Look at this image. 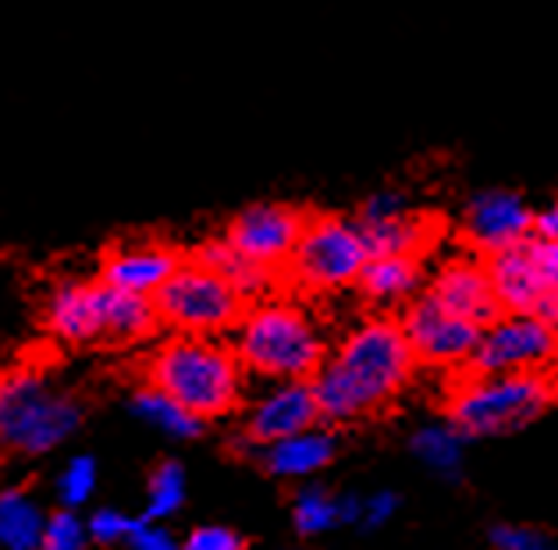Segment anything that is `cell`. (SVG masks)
I'll use <instances>...</instances> for the list:
<instances>
[{"mask_svg": "<svg viewBox=\"0 0 558 550\" xmlns=\"http://www.w3.org/2000/svg\"><path fill=\"white\" fill-rule=\"evenodd\" d=\"M492 543H495V550H558L555 540H548L544 533L526 529V526H495Z\"/></svg>", "mask_w": 558, "mask_h": 550, "instance_id": "30", "label": "cell"}, {"mask_svg": "<svg viewBox=\"0 0 558 550\" xmlns=\"http://www.w3.org/2000/svg\"><path fill=\"white\" fill-rule=\"evenodd\" d=\"M132 550H182L179 543L171 540L168 529H157V526H146V522H140L135 526V533L129 536Z\"/></svg>", "mask_w": 558, "mask_h": 550, "instance_id": "32", "label": "cell"}, {"mask_svg": "<svg viewBox=\"0 0 558 550\" xmlns=\"http://www.w3.org/2000/svg\"><path fill=\"white\" fill-rule=\"evenodd\" d=\"M135 526L140 522L129 518L125 512H111V508H104V512H97L89 518V536L97 543H129V536L135 533Z\"/></svg>", "mask_w": 558, "mask_h": 550, "instance_id": "29", "label": "cell"}, {"mask_svg": "<svg viewBox=\"0 0 558 550\" xmlns=\"http://www.w3.org/2000/svg\"><path fill=\"white\" fill-rule=\"evenodd\" d=\"M331 459H335V437L324 430L284 437V440H275V444H264L260 451L264 469L275 476H310L324 469Z\"/></svg>", "mask_w": 558, "mask_h": 550, "instance_id": "20", "label": "cell"}, {"mask_svg": "<svg viewBox=\"0 0 558 550\" xmlns=\"http://www.w3.org/2000/svg\"><path fill=\"white\" fill-rule=\"evenodd\" d=\"M317 419L320 412L310 380H284L253 405L246 423V440L250 444H275V440L313 430Z\"/></svg>", "mask_w": 558, "mask_h": 550, "instance_id": "16", "label": "cell"}, {"mask_svg": "<svg viewBox=\"0 0 558 550\" xmlns=\"http://www.w3.org/2000/svg\"><path fill=\"white\" fill-rule=\"evenodd\" d=\"M189 259H193V264H199V267L214 270V273H221V278L231 288H235V292L246 298V302H256V298L270 295V288H275V281H278V273H270L260 264H253V259L239 256L225 242V235H210V239L196 242L193 253H189Z\"/></svg>", "mask_w": 558, "mask_h": 550, "instance_id": "19", "label": "cell"}, {"mask_svg": "<svg viewBox=\"0 0 558 550\" xmlns=\"http://www.w3.org/2000/svg\"><path fill=\"white\" fill-rule=\"evenodd\" d=\"M182 550H246V540L228 526H203L189 536Z\"/></svg>", "mask_w": 558, "mask_h": 550, "instance_id": "31", "label": "cell"}, {"mask_svg": "<svg viewBox=\"0 0 558 550\" xmlns=\"http://www.w3.org/2000/svg\"><path fill=\"white\" fill-rule=\"evenodd\" d=\"M366 242L352 217L338 213H306L303 235L284 264V278L313 295H331L352 288L366 267Z\"/></svg>", "mask_w": 558, "mask_h": 550, "instance_id": "6", "label": "cell"}, {"mask_svg": "<svg viewBox=\"0 0 558 550\" xmlns=\"http://www.w3.org/2000/svg\"><path fill=\"white\" fill-rule=\"evenodd\" d=\"M413 451L424 459L430 469L456 473L462 459V433L456 426H427L413 437Z\"/></svg>", "mask_w": 558, "mask_h": 550, "instance_id": "25", "label": "cell"}, {"mask_svg": "<svg viewBox=\"0 0 558 550\" xmlns=\"http://www.w3.org/2000/svg\"><path fill=\"white\" fill-rule=\"evenodd\" d=\"M427 284L424 256H371L360 273V295L374 306H405Z\"/></svg>", "mask_w": 558, "mask_h": 550, "instance_id": "18", "label": "cell"}, {"mask_svg": "<svg viewBox=\"0 0 558 550\" xmlns=\"http://www.w3.org/2000/svg\"><path fill=\"white\" fill-rule=\"evenodd\" d=\"M185 253L165 239H125L107 245L97 264V281L129 295L154 298L165 281L182 267Z\"/></svg>", "mask_w": 558, "mask_h": 550, "instance_id": "12", "label": "cell"}, {"mask_svg": "<svg viewBox=\"0 0 558 550\" xmlns=\"http://www.w3.org/2000/svg\"><path fill=\"white\" fill-rule=\"evenodd\" d=\"M534 235L558 242V199H551L544 210H534Z\"/></svg>", "mask_w": 558, "mask_h": 550, "instance_id": "34", "label": "cell"}, {"mask_svg": "<svg viewBox=\"0 0 558 550\" xmlns=\"http://www.w3.org/2000/svg\"><path fill=\"white\" fill-rule=\"evenodd\" d=\"M501 313H534L558 330V242L530 235L484 256Z\"/></svg>", "mask_w": 558, "mask_h": 550, "instance_id": "8", "label": "cell"}, {"mask_svg": "<svg viewBox=\"0 0 558 550\" xmlns=\"http://www.w3.org/2000/svg\"><path fill=\"white\" fill-rule=\"evenodd\" d=\"M235 355L260 377L310 380L328 359V345L299 302L264 295L235 323Z\"/></svg>", "mask_w": 558, "mask_h": 550, "instance_id": "2", "label": "cell"}, {"mask_svg": "<svg viewBox=\"0 0 558 550\" xmlns=\"http://www.w3.org/2000/svg\"><path fill=\"white\" fill-rule=\"evenodd\" d=\"M132 405L143 419L160 426L168 437H196L203 430V419H196L193 412H185L179 402H171L168 394H160L154 388H143L140 394H135Z\"/></svg>", "mask_w": 558, "mask_h": 550, "instance_id": "23", "label": "cell"}, {"mask_svg": "<svg viewBox=\"0 0 558 550\" xmlns=\"http://www.w3.org/2000/svg\"><path fill=\"white\" fill-rule=\"evenodd\" d=\"M83 423V405L36 369L0 374V455H44Z\"/></svg>", "mask_w": 558, "mask_h": 550, "instance_id": "5", "label": "cell"}, {"mask_svg": "<svg viewBox=\"0 0 558 550\" xmlns=\"http://www.w3.org/2000/svg\"><path fill=\"white\" fill-rule=\"evenodd\" d=\"M424 295H430L448 313L462 316L476 327H487L501 313L484 259L476 256H448L427 278Z\"/></svg>", "mask_w": 558, "mask_h": 550, "instance_id": "15", "label": "cell"}, {"mask_svg": "<svg viewBox=\"0 0 558 550\" xmlns=\"http://www.w3.org/2000/svg\"><path fill=\"white\" fill-rule=\"evenodd\" d=\"M157 327H160V316H157L154 298L129 295V292H118V288H107L104 338H111V341H143V338L154 334Z\"/></svg>", "mask_w": 558, "mask_h": 550, "instance_id": "21", "label": "cell"}, {"mask_svg": "<svg viewBox=\"0 0 558 550\" xmlns=\"http://www.w3.org/2000/svg\"><path fill=\"white\" fill-rule=\"evenodd\" d=\"M160 327H171L174 334L193 338H217L225 330H235L250 302L231 288L221 273L182 259V267L165 281L154 295Z\"/></svg>", "mask_w": 558, "mask_h": 550, "instance_id": "7", "label": "cell"}, {"mask_svg": "<svg viewBox=\"0 0 558 550\" xmlns=\"http://www.w3.org/2000/svg\"><path fill=\"white\" fill-rule=\"evenodd\" d=\"M185 501V473L179 462H160L149 476V498H146V518H168Z\"/></svg>", "mask_w": 558, "mask_h": 550, "instance_id": "26", "label": "cell"}, {"mask_svg": "<svg viewBox=\"0 0 558 550\" xmlns=\"http://www.w3.org/2000/svg\"><path fill=\"white\" fill-rule=\"evenodd\" d=\"M107 288L97 278H58L44 295L39 320L64 345H89L104 338Z\"/></svg>", "mask_w": 558, "mask_h": 550, "instance_id": "14", "label": "cell"}, {"mask_svg": "<svg viewBox=\"0 0 558 550\" xmlns=\"http://www.w3.org/2000/svg\"><path fill=\"white\" fill-rule=\"evenodd\" d=\"M356 224L371 256H427L441 235V220L424 210H413V206L391 217L356 220Z\"/></svg>", "mask_w": 558, "mask_h": 550, "instance_id": "17", "label": "cell"}, {"mask_svg": "<svg viewBox=\"0 0 558 550\" xmlns=\"http://www.w3.org/2000/svg\"><path fill=\"white\" fill-rule=\"evenodd\" d=\"M551 369H555V374H558V352H555V363H551Z\"/></svg>", "mask_w": 558, "mask_h": 550, "instance_id": "35", "label": "cell"}, {"mask_svg": "<svg viewBox=\"0 0 558 550\" xmlns=\"http://www.w3.org/2000/svg\"><path fill=\"white\" fill-rule=\"evenodd\" d=\"M416 369V355L395 316H366L310 377L320 419L349 423L395 402Z\"/></svg>", "mask_w": 558, "mask_h": 550, "instance_id": "1", "label": "cell"}, {"mask_svg": "<svg viewBox=\"0 0 558 550\" xmlns=\"http://www.w3.org/2000/svg\"><path fill=\"white\" fill-rule=\"evenodd\" d=\"M149 388L168 394L196 419L225 416L239 405L242 394V363L235 349L214 338L174 334L165 341L146 366Z\"/></svg>", "mask_w": 558, "mask_h": 550, "instance_id": "3", "label": "cell"}, {"mask_svg": "<svg viewBox=\"0 0 558 550\" xmlns=\"http://www.w3.org/2000/svg\"><path fill=\"white\" fill-rule=\"evenodd\" d=\"M303 224H306L303 206L264 199V203L242 206V210L225 224L221 235L239 256L253 259V264H260L264 270L281 278V270L289 264L299 235H303Z\"/></svg>", "mask_w": 558, "mask_h": 550, "instance_id": "10", "label": "cell"}, {"mask_svg": "<svg viewBox=\"0 0 558 550\" xmlns=\"http://www.w3.org/2000/svg\"><path fill=\"white\" fill-rule=\"evenodd\" d=\"M530 235H534V210L512 188L476 192L462 210V239L470 242V249L484 256L520 245Z\"/></svg>", "mask_w": 558, "mask_h": 550, "instance_id": "13", "label": "cell"}, {"mask_svg": "<svg viewBox=\"0 0 558 550\" xmlns=\"http://www.w3.org/2000/svg\"><path fill=\"white\" fill-rule=\"evenodd\" d=\"M342 526V498H331L324 487H306L295 498V529L306 536Z\"/></svg>", "mask_w": 558, "mask_h": 550, "instance_id": "24", "label": "cell"}, {"mask_svg": "<svg viewBox=\"0 0 558 550\" xmlns=\"http://www.w3.org/2000/svg\"><path fill=\"white\" fill-rule=\"evenodd\" d=\"M558 402L555 369L523 374H462L448 391V426L462 437H498L523 430Z\"/></svg>", "mask_w": 558, "mask_h": 550, "instance_id": "4", "label": "cell"}, {"mask_svg": "<svg viewBox=\"0 0 558 550\" xmlns=\"http://www.w3.org/2000/svg\"><path fill=\"white\" fill-rule=\"evenodd\" d=\"M558 352V330L534 313H498L481 330L466 374H523L548 369Z\"/></svg>", "mask_w": 558, "mask_h": 550, "instance_id": "9", "label": "cell"}, {"mask_svg": "<svg viewBox=\"0 0 558 550\" xmlns=\"http://www.w3.org/2000/svg\"><path fill=\"white\" fill-rule=\"evenodd\" d=\"M399 323L416 355V363H427V366H466L484 330L470 320H462L456 313H448L424 292L413 302H405V313Z\"/></svg>", "mask_w": 558, "mask_h": 550, "instance_id": "11", "label": "cell"}, {"mask_svg": "<svg viewBox=\"0 0 558 550\" xmlns=\"http://www.w3.org/2000/svg\"><path fill=\"white\" fill-rule=\"evenodd\" d=\"M93 487H97V465H93V459H72L58 476V493L64 508L83 504L93 493Z\"/></svg>", "mask_w": 558, "mask_h": 550, "instance_id": "27", "label": "cell"}, {"mask_svg": "<svg viewBox=\"0 0 558 550\" xmlns=\"http://www.w3.org/2000/svg\"><path fill=\"white\" fill-rule=\"evenodd\" d=\"M83 543H86L83 522H78L72 512H58L53 518H47L36 550H83Z\"/></svg>", "mask_w": 558, "mask_h": 550, "instance_id": "28", "label": "cell"}, {"mask_svg": "<svg viewBox=\"0 0 558 550\" xmlns=\"http://www.w3.org/2000/svg\"><path fill=\"white\" fill-rule=\"evenodd\" d=\"M47 515L22 490L0 493V543L8 550H36L44 536Z\"/></svg>", "mask_w": 558, "mask_h": 550, "instance_id": "22", "label": "cell"}, {"mask_svg": "<svg viewBox=\"0 0 558 550\" xmlns=\"http://www.w3.org/2000/svg\"><path fill=\"white\" fill-rule=\"evenodd\" d=\"M395 508H399V501H395V493H374L371 501H363V512H360V522H366V526H380Z\"/></svg>", "mask_w": 558, "mask_h": 550, "instance_id": "33", "label": "cell"}]
</instances>
